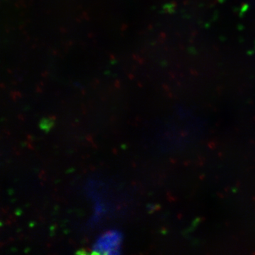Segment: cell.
<instances>
[{"label":"cell","mask_w":255,"mask_h":255,"mask_svg":"<svg viewBox=\"0 0 255 255\" xmlns=\"http://www.w3.org/2000/svg\"><path fill=\"white\" fill-rule=\"evenodd\" d=\"M123 236L117 230H110L101 235L92 247V253L97 255H117L122 249Z\"/></svg>","instance_id":"obj_1"}]
</instances>
